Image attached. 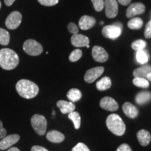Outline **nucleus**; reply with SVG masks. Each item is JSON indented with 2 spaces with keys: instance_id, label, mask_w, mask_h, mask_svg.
<instances>
[{
  "instance_id": "obj_44",
  "label": "nucleus",
  "mask_w": 151,
  "mask_h": 151,
  "mask_svg": "<svg viewBox=\"0 0 151 151\" xmlns=\"http://www.w3.org/2000/svg\"><path fill=\"white\" fill-rule=\"evenodd\" d=\"M86 47H87V48H90V46H89V45H88V46H87Z\"/></svg>"
},
{
  "instance_id": "obj_4",
  "label": "nucleus",
  "mask_w": 151,
  "mask_h": 151,
  "mask_svg": "<svg viewBox=\"0 0 151 151\" xmlns=\"http://www.w3.org/2000/svg\"><path fill=\"white\" fill-rule=\"evenodd\" d=\"M31 124L33 129L39 135L45 134L47 128V120L43 116L35 114L32 117Z\"/></svg>"
},
{
  "instance_id": "obj_18",
  "label": "nucleus",
  "mask_w": 151,
  "mask_h": 151,
  "mask_svg": "<svg viewBox=\"0 0 151 151\" xmlns=\"http://www.w3.org/2000/svg\"><path fill=\"white\" fill-rule=\"evenodd\" d=\"M46 139L52 143H61L65 140V135L61 132L56 131V130H52L48 132L46 134Z\"/></svg>"
},
{
  "instance_id": "obj_17",
  "label": "nucleus",
  "mask_w": 151,
  "mask_h": 151,
  "mask_svg": "<svg viewBox=\"0 0 151 151\" xmlns=\"http://www.w3.org/2000/svg\"><path fill=\"white\" fill-rule=\"evenodd\" d=\"M122 110L128 118H135L139 115V110L134 105L130 102H125L122 105Z\"/></svg>"
},
{
  "instance_id": "obj_16",
  "label": "nucleus",
  "mask_w": 151,
  "mask_h": 151,
  "mask_svg": "<svg viewBox=\"0 0 151 151\" xmlns=\"http://www.w3.org/2000/svg\"><path fill=\"white\" fill-rule=\"evenodd\" d=\"M57 106L63 114H69V113L74 111L76 109L74 103L71 102V101H65V100L58 101L57 102Z\"/></svg>"
},
{
  "instance_id": "obj_23",
  "label": "nucleus",
  "mask_w": 151,
  "mask_h": 151,
  "mask_svg": "<svg viewBox=\"0 0 151 151\" xmlns=\"http://www.w3.org/2000/svg\"><path fill=\"white\" fill-rule=\"evenodd\" d=\"M67 97L69 100L71 102L74 103L79 101L82 97V93L78 89L76 88H72L67 92Z\"/></svg>"
},
{
  "instance_id": "obj_7",
  "label": "nucleus",
  "mask_w": 151,
  "mask_h": 151,
  "mask_svg": "<svg viewBox=\"0 0 151 151\" xmlns=\"http://www.w3.org/2000/svg\"><path fill=\"white\" fill-rule=\"evenodd\" d=\"M122 29L114 24L106 25L103 27L102 35L104 37L110 39H116L121 35Z\"/></svg>"
},
{
  "instance_id": "obj_32",
  "label": "nucleus",
  "mask_w": 151,
  "mask_h": 151,
  "mask_svg": "<svg viewBox=\"0 0 151 151\" xmlns=\"http://www.w3.org/2000/svg\"><path fill=\"white\" fill-rule=\"evenodd\" d=\"M41 5L46 6H52L59 2V0H38Z\"/></svg>"
},
{
  "instance_id": "obj_10",
  "label": "nucleus",
  "mask_w": 151,
  "mask_h": 151,
  "mask_svg": "<svg viewBox=\"0 0 151 151\" xmlns=\"http://www.w3.org/2000/svg\"><path fill=\"white\" fill-rule=\"evenodd\" d=\"M146 11V6L142 3L137 2L134 3L129 5L126 11V16L127 18H132V17L137 16V15L142 14Z\"/></svg>"
},
{
  "instance_id": "obj_13",
  "label": "nucleus",
  "mask_w": 151,
  "mask_h": 151,
  "mask_svg": "<svg viewBox=\"0 0 151 151\" xmlns=\"http://www.w3.org/2000/svg\"><path fill=\"white\" fill-rule=\"evenodd\" d=\"M101 108L109 111H116L118 109V104L113 98L110 97H105L100 101Z\"/></svg>"
},
{
  "instance_id": "obj_8",
  "label": "nucleus",
  "mask_w": 151,
  "mask_h": 151,
  "mask_svg": "<svg viewBox=\"0 0 151 151\" xmlns=\"http://www.w3.org/2000/svg\"><path fill=\"white\" fill-rule=\"evenodd\" d=\"M105 13L109 18H113L118 14V4L116 0H104Z\"/></svg>"
},
{
  "instance_id": "obj_9",
  "label": "nucleus",
  "mask_w": 151,
  "mask_h": 151,
  "mask_svg": "<svg viewBox=\"0 0 151 151\" xmlns=\"http://www.w3.org/2000/svg\"><path fill=\"white\" fill-rule=\"evenodd\" d=\"M104 69L103 67H97L92 68L86 71L84 76V80L88 83H92L96 79L104 73Z\"/></svg>"
},
{
  "instance_id": "obj_37",
  "label": "nucleus",
  "mask_w": 151,
  "mask_h": 151,
  "mask_svg": "<svg viewBox=\"0 0 151 151\" xmlns=\"http://www.w3.org/2000/svg\"><path fill=\"white\" fill-rule=\"evenodd\" d=\"M6 130L5 128H4L2 122L0 120V140L6 137Z\"/></svg>"
},
{
  "instance_id": "obj_3",
  "label": "nucleus",
  "mask_w": 151,
  "mask_h": 151,
  "mask_svg": "<svg viewBox=\"0 0 151 151\" xmlns=\"http://www.w3.org/2000/svg\"><path fill=\"white\" fill-rule=\"evenodd\" d=\"M106 126L113 134L117 136H122L126 130L125 124L122 119L115 113L108 116L106 119Z\"/></svg>"
},
{
  "instance_id": "obj_38",
  "label": "nucleus",
  "mask_w": 151,
  "mask_h": 151,
  "mask_svg": "<svg viewBox=\"0 0 151 151\" xmlns=\"http://www.w3.org/2000/svg\"><path fill=\"white\" fill-rule=\"evenodd\" d=\"M31 151H48L46 148L40 146H34L31 148Z\"/></svg>"
},
{
  "instance_id": "obj_21",
  "label": "nucleus",
  "mask_w": 151,
  "mask_h": 151,
  "mask_svg": "<svg viewBox=\"0 0 151 151\" xmlns=\"http://www.w3.org/2000/svg\"><path fill=\"white\" fill-rule=\"evenodd\" d=\"M135 99L136 102L139 105H142L144 104L148 103V101H150L151 100V92L148 91L139 92L136 96Z\"/></svg>"
},
{
  "instance_id": "obj_30",
  "label": "nucleus",
  "mask_w": 151,
  "mask_h": 151,
  "mask_svg": "<svg viewBox=\"0 0 151 151\" xmlns=\"http://www.w3.org/2000/svg\"><path fill=\"white\" fill-rule=\"evenodd\" d=\"M82 55L83 52L81 51V50H80V49H76V50H73V51L71 52L69 59L71 62H75L80 60Z\"/></svg>"
},
{
  "instance_id": "obj_34",
  "label": "nucleus",
  "mask_w": 151,
  "mask_h": 151,
  "mask_svg": "<svg viewBox=\"0 0 151 151\" xmlns=\"http://www.w3.org/2000/svg\"><path fill=\"white\" fill-rule=\"evenodd\" d=\"M67 29L69 30V32L73 35H76L78 33V27L75 23L73 22H70L67 25Z\"/></svg>"
},
{
  "instance_id": "obj_43",
  "label": "nucleus",
  "mask_w": 151,
  "mask_h": 151,
  "mask_svg": "<svg viewBox=\"0 0 151 151\" xmlns=\"http://www.w3.org/2000/svg\"><path fill=\"white\" fill-rule=\"evenodd\" d=\"M1 1H0V9H1Z\"/></svg>"
},
{
  "instance_id": "obj_25",
  "label": "nucleus",
  "mask_w": 151,
  "mask_h": 151,
  "mask_svg": "<svg viewBox=\"0 0 151 151\" xmlns=\"http://www.w3.org/2000/svg\"><path fill=\"white\" fill-rule=\"evenodd\" d=\"M143 22L140 18H134L127 23V26L131 29H139L142 27Z\"/></svg>"
},
{
  "instance_id": "obj_15",
  "label": "nucleus",
  "mask_w": 151,
  "mask_h": 151,
  "mask_svg": "<svg viewBox=\"0 0 151 151\" xmlns=\"http://www.w3.org/2000/svg\"><path fill=\"white\" fill-rule=\"evenodd\" d=\"M96 24V19L90 16H83L79 20V27L82 30H88L93 27Z\"/></svg>"
},
{
  "instance_id": "obj_40",
  "label": "nucleus",
  "mask_w": 151,
  "mask_h": 151,
  "mask_svg": "<svg viewBox=\"0 0 151 151\" xmlns=\"http://www.w3.org/2000/svg\"><path fill=\"white\" fill-rule=\"evenodd\" d=\"M15 1H16V0H4V3L6 6H11L14 4Z\"/></svg>"
},
{
  "instance_id": "obj_29",
  "label": "nucleus",
  "mask_w": 151,
  "mask_h": 151,
  "mask_svg": "<svg viewBox=\"0 0 151 151\" xmlns=\"http://www.w3.org/2000/svg\"><path fill=\"white\" fill-rule=\"evenodd\" d=\"M146 42L145 41L141 40V39H139V40H137L134 41L133 43H132V48L133 50H136V51H138V50H143L146 47Z\"/></svg>"
},
{
  "instance_id": "obj_20",
  "label": "nucleus",
  "mask_w": 151,
  "mask_h": 151,
  "mask_svg": "<svg viewBox=\"0 0 151 151\" xmlns=\"http://www.w3.org/2000/svg\"><path fill=\"white\" fill-rule=\"evenodd\" d=\"M151 72V66L144 65L143 67L137 68L133 72V75L135 78H146L147 75Z\"/></svg>"
},
{
  "instance_id": "obj_12",
  "label": "nucleus",
  "mask_w": 151,
  "mask_h": 151,
  "mask_svg": "<svg viewBox=\"0 0 151 151\" xmlns=\"http://www.w3.org/2000/svg\"><path fill=\"white\" fill-rule=\"evenodd\" d=\"M20 140V136L16 134L6 136L0 140V150H4L11 148L13 145Z\"/></svg>"
},
{
  "instance_id": "obj_1",
  "label": "nucleus",
  "mask_w": 151,
  "mask_h": 151,
  "mask_svg": "<svg viewBox=\"0 0 151 151\" xmlns=\"http://www.w3.org/2000/svg\"><path fill=\"white\" fill-rule=\"evenodd\" d=\"M19 64V57L14 50L9 48L0 50V67L5 70H12Z\"/></svg>"
},
{
  "instance_id": "obj_27",
  "label": "nucleus",
  "mask_w": 151,
  "mask_h": 151,
  "mask_svg": "<svg viewBox=\"0 0 151 151\" xmlns=\"http://www.w3.org/2000/svg\"><path fill=\"white\" fill-rule=\"evenodd\" d=\"M136 58H137V62L140 64H146L148 61L149 56L147 52L144 50H141L137 51L136 55Z\"/></svg>"
},
{
  "instance_id": "obj_35",
  "label": "nucleus",
  "mask_w": 151,
  "mask_h": 151,
  "mask_svg": "<svg viewBox=\"0 0 151 151\" xmlns=\"http://www.w3.org/2000/svg\"><path fill=\"white\" fill-rule=\"evenodd\" d=\"M144 36L146 39H150L151 38V20H150V21L146 24Z\"/></svg>"
},
{
  "instance_id": "obj_42",
  "label": "nucleus",
  "mask_w": 151,
  "mask_h": 151,
  "mask_svg": "<svg viewBox=\"0 0 151 151\" xmlns=\"http://www.w3.org/2000/svg\"><path fill=\"white\" fill-rule=\"evenodd\" d=\"M146 78H147V79H148V81H151V72L150 73H149L148 75H147V76H146Z\"/></svg>"
},
{
  "instance_id": "obj_31",
  "label": "nucleus",
  "mask_w": 151,
  "mask_h": 151,
  "mask_svg": "<svg viewBox=\"0 0 151 151\" xmlns=\"http://www.w3.org/2000/svg\"><path fill=\"white\" fill-rule=\"evenodd\" d=\"M94 9L96 11L100 12L104 8V0H91Z\"/></svg>"
},
{
  "instance_id": "obj_11",
  "label": "nucleus",
  "mask_w": 151,
  "mask_h": 151,
  "mask_svg": "<svg viewBox=\"0 0 151 151\" xmlns=\"http://www.w3.org/2000/svg\"><path fill=\"white\" fill-rule=\"evenodd\" d=\"M92 55L93 59L98 62H105L109 59L108 52L101 46H94L92 50Z\"/></svg>"
},
{
  "instance_id": "obj_14",
  "label": "nucleus",
  "mask_w": 151,
  "mask_h": 151,
  "mask_svg": "<svg viewBox=\"0 0 151 151\" xmlns=\"http://www.w3.org/2000/svg\"><path fill=\"white\" fill-rule=\"evenodd\" d=\"M71 42L73 46L81 48V47H85L89 45L90 40L86 36L76 34V35H73L71 37Z\"/></svg>"
},
{
  "instance_id": "obj_33",
  "label": "nucleus",
  "mask_w": 151,
  "mask_h": 151,
  "mask_svg": "<svg viewBox=\"0 0 151 151\" xmlns=\"http://www.w3.org/2000/svg\"><path fill=\"white\" fill-rule=\"evenodd\" d=\"M72 151H90L88 147L83 143H78L72 149Z\"/></svg>"
},
{
  "instance_id": "obj_45",
  "label": "nucleus",
  "mask_w": 151,
  "mask_h": 151,
  "mask_svg": "<svg viewBox=\"0 0 151 151\" xmlns=\"http://www.w3.org/2000/svg\"><path fill=\"white\" fill-rule=\"evenodd\" d=\"M150 20H151V13H150Z\"/></svg>"
},
{
  "instance_id": "obj_22",
  "label": "nucleus",
  "mask_w": 151,
  "mask_h": 151,
  "mask_svg": "<svg viewBox=\"0 0 151 151\" xmlns=\"http://www.w3.org/2000/svg\"><path fill=\"white\" fill-rule=\"evenodd\" d=\"M111 86V80L109 77L105 76L97 82L96 84V88L97 90L100 91H104V90H108Z\"/></svg>"
},
{
  "instance_id": "obj_6",
  "label": "nucleus",
  "mask_w": 151,
  "mask_h": 151,
  "mask_svg": "<svg viewBox=\"0 0 151 151\" xmlns=\"http://www.w3.org/2000/svg\"><path fill=\"white\" fill-rule=\"evenodd\" d=\"M22 21V15L18 11H14L6 19L5 24L9 29H16L20 26Z\"/></svg>"
},
{
  "instance_id": "obj_19",
  "label": "nucleus",
  "mask_w": 151,
  "mask_h": 151,
  "mask_svg": "<svg viewBox=\"0 0 151 151\" xmlns=\"http://www.w3.org/2000/svg\"><path fill=\"white\" fill-rule=\"evenodd\" d=\"M137 139L139 142L143 146H146L151 141V135L150 132L146 129H141L138 132Z\"/></svg>"
},
{
  "instance_id": "obj_5",
  "label": "nucleus",
  "mask_w": 151,
  "mask_h": 151,
  "mask_svg": "<svg viewBox=\"0 0 151 151\" xmlns=\"http://www.w3.org/2000/svg\"><path fill=\"white\" fill-rule=\"evenodd\" d=\"M23 50L26 53L31 56H38L43 52V47L39 42L34 39H28L24 41Z\"/></svg>"
},
{
  "instance_id": "obj_28",
  "label": "nucleus",
  "mask_w": 151,
  "mask_h": 151,
  "mask_svg": "<svg viewBox=\"0 0 151 151\" xmlns=\"http://www.w3.org/2000/svg\"><path fill=\"white\" fill-rule=\"evenodd\" d=\"M133 84L139 88H147L149 87L148 81L143 78H134L133 80Z\"/></svg>"
},
{
  "instance_id": "obj_2",
  "label": "nucleus",
  "mask_w": 151,
  "mask_h": 151,
  "mask_svg": "<svg viewBox=\"0 0 151 151\" xmlns=\"http://www.w3.org/2000/svg\"><path fill=\"white\" fill-rule=\"evenodd\" d=\"M16 88L20 97L24 99H32L39 93V87L32 81L22 79L16 83Z\"/></svg>"
},
{
  "instance_id": "obj_41",
  "label": "nucleus",
  "mask_w": 151,
  "mask_h": 151,
  "mask_svg": "<svg viewBox=\"0 0 151 151\" xmlns=\"http://www.w3.org/2000/svg\"><path fill=\"white\" fill-rule=\"evenodd\" d=\"M7 151H20L18 148H16V147H11Z\"/></svg>"
},
{
  "instance_id": "obj_39",
  "label": "nucleus",
  "mask_w": 151,
  "mask_h": 151,
  "mask_svg": "<svg viewBox=\"0 0 151 151\" xmlns=\"http://www.w3.org/2000/svg\"><path fill=\"white\" fill-rule=\"evenodd\" d=\"M118 1L119 4H120L121 5L127 6V5L129 4L132 0H118Z\"/></svg>"
},
{
  "instance_id": "obj_36",
  "label": "nucleus",
  "mask_w": 151,
  "mask_h": 151,
  "mask_svg": "<svg viewBox=\"0 0 151 151\" xmlns=\"http://www.w3.org/2000/svg\"><path fill=\"white\" fill-rule=\"evenodd\" d=\"M116 151H132V150L129 145L123 143V144H121L118 147Z\"/></svg>"
},
{
  "instance_id": "obj_24",
  "label": "nucleus",
  "mask_w": 151,
  "mask_h": 151,
  "mask_svg": "<svg viewBox=\"0 0 151 151\" xmlns=\"http://www.w3.org/2000/svg\"><path fill=\"white\" fill-rule=\"evenodd\" d=\"M68 118L70 119L71 121L73 122L74 127L76 129H78L81 127V116L80 114L78 112H76V111H72V112L69 113L68 114Z\"/></svg>"
},
{
  "instance_id": "obj_26",
  "label": "nucleus",
  "mask_w": 151,
  "mask_h": 151,
  "mask_svg": "<svg viewBox=\"0 0 151 151\" xmlns=\"http://www.w3.org/2000/svg\"><path fill=\"white\" fill-rule=\"evenodd\" d=\"M10 41V35L8 31L2 28H0V44L2 46H7Z\"/></svg>"
}]
</instances>
